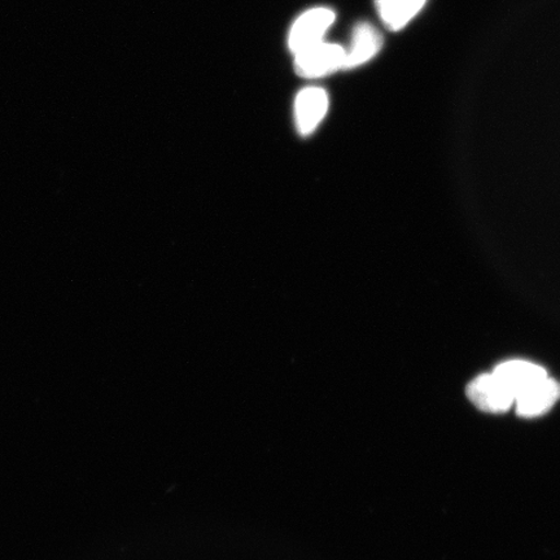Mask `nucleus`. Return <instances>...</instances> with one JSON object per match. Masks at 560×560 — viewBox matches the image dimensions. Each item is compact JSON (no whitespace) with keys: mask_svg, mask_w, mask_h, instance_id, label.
<instances>
[{"mask_svg":"<svg viewBox=\"0 0 560 560\" xmlns=\"http://www.w3.org/2000/svg\"><path fill=\"white\" fill-rule=\"evenodd\" d=\"M467 396L476 408L499 415L513 408L515 396L493 373L482 374L468 384Z\"/></svg>","mask_w":560,"mask_h":560,"instance_id":"7ed1b4c3","label":"nucleus"},{"mask_svg":"<svg viewBox=\"0 0 560 560\" xmlns=\"http://www.w3.org/2000/svg\"><path fill=\"white\" fill-rule=\"evenodd\" d=\"M383 37L373 25L361 23L355 26L352 37V45L348 48L346 56V68L354 69L366 65L382 50Z\"/></svg>","mask_w":560,"mask_h":560,"instance_id":"0eeeda50","label":"nucleus"},{"mask_svg":"<svg viewBox=\"0 0 560 560\" xmlns=\"http://www.w3.org/2000/svg\"><path fill=\"white\" fill-rule=\"evenodd\" d=\"M328 110V96L324 89L301 90L295 102V120L300 136H311L324 120Z\"/></svg>","mask_w":560,"mask_h":560,"instance_id":"20e7f679","label":"nucleus"},{"mask_svg":"<svg viewBox=\"0 0 560 560\" xmlns=\"http://www.w3.org/2000/svg\"><path fill=\"white\" fill-rule=\"evenodd\" d=\"M493 374L506 385L511 394L516 397L522 395L536 383L548 376L546 370L528 361L513 360L501 363Z\"/></svg>","mask_w":560,"mask_h":560,"instance_id":"423d86ee","label":"nucleus"},{"mask_svg":"<svg viewBox=\"0 0 560 560\" xmlns=\"http://www.w3.org/2000/svg\"><path fill=\"white\" fill-rule=\"evenodd\" d=\"M335 19V12L326 7H318L303 13L292 25L289 35V47L293 55L324 42Z\"/></svg>","mask_w":560,"mask_h":560,"instance_id":"f03ea898","label":"nucleus"},{"mask_svg":"<svg viewBox=\"0 0 560 560\" xmlns=\"http://www.w3.org/2000/svg\"><path fill=\"white\" fill-rule=\"evenodd\" d=\"M560 400V383L546 376L516 397L517 415L535 418L546 415Z\"/></svg>","mask_w":560,"mask_h":560,"instance_id":"39448f33","label":"nucleus"},{"mask_svg":"<svg viewBox=\"0 0 560 560\" xmlns=\"http://www.w3.org/2000/svg\"><path fill=\"white\" fill-rule=\"evenodd\" d=\"M346 56V48L320 42L295 54L296 73L304 79H320L336 70H345Z\"/></svg>","mask_w":560,"mask_h":560,"instance_id":"f257e3e1","label":"nucleus"},{"mask_svg":"<svg viewBox=\"0 0 560 560\" xmlns=\"http://www.w3.org/2000/svg\"><path fill=\"white\" fill-rule=\"evenodd\" d=\"M375 3L385 26L398 32L423 10L427 0H376Z\"/></svg>","mask_w":560,"mask_h":560,"instance_id":"6e6552de","label":"nucleus"}]
</instances>
